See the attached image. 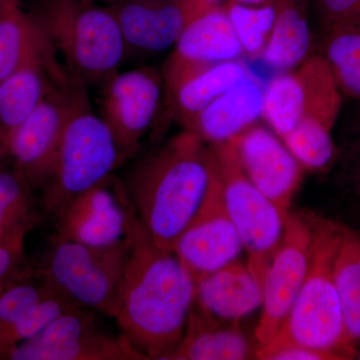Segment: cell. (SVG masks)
Segmentation results:
<instances>
[{
    "instance_id": "cell-27",
    "label": "cell",
    "mask_w": 360,
    "mask_h": 360,
    "mask_svg": "<svg viewBox=\"0 0 360 360\" xmlns=\"http://www.w3.org/2000/svg\"><path fill=\"white\" fill-rule=\"evenodd\" d=\"M333 277L345 328L352 342L360 316V236L345 229L335 260Z\"/></svg>"
},
{
    "instance_id": "cell-38",
    "label": "cell",
    "mask_w": 360,
    "mask_h": 360,
    "mask_svg": "<svg viewBox=\"0 0 360 360\" xmlns=\"http://www.w3.org/2000/svg\"><path fill=\"white\" fill-rule=\"evenodd\" d=\"M203 6L207 9L214 8V7L224 6L229 0H198Z\"/></svg>"
},
{
    "instance_id": "cell-33",
    "label": "cell",
    "mask_w": 360,
    "mask_h": 360,
    "mask_svg": "<svg viewBox=\"0 0 360 360\" xmlns=\"http://www.w3.org/2000/svg\"><path fill=\"white\" fill-rule=\"evenodd\" d=\"M324 25L360 16V0H317Z\"/></svg>"
},
{
    "instance_id": "cell-9",
    "label": "cell",
    "mask_w": 360,
    "mask_h": 360,
    "mask_svg": "<svg viewBox=\"0 0 360 360\" xmlns=\"http://www.w3.org/2000/svg\"><path fill=\"white\" fill-rule=\"evenodd\" d=\"M87 97L80 82L52 90L32 115L7 134L8 155L16 172L30 186L42 187L51 176L63 131L78 104Z\"/></svg>"
},
{
    "instance_id": "cell-20",
    "label": "cell",
    "mask_w": 360,
    "mask_h": 360,
    "mask_svg": "<svg viewBox=\"0 0 360 360\" xmlns=\"http://www.w3.org/2000/svg\"><path fill=\"white\" fill-rule=\"evenodd\" d=\"M264 288L238 260L196 283L195 302L217 319L238 321L259 309Z\"/></svg>"
},
{
    "instance_id": "cell-7",
    "label": "cell",
    "mask_w": 360,
    "mask_h": 360,
    "mask_svg": "<svg viewBox=\"0 0 360 360\" xmlns=\"http://www.w3.org/2000/svg\"><path fill=\"white\" fill-rule=\"evenodd\" d=\"M210 146L219 168L225 208L248 255L246 265L264 288L288 214H284L248 179L231 139Z\"/></svg>"
},
{
    "instance_id": "cell-30",
    "label": "cell",
    "mask_w": 360,
    "mask_h": 360,
    "mask_svg": "<svg viewBox=\"0 0 360 360\" xmlns=\"http://www.w3.org/2000/svg\"><path fill=\"white\" fill-rule=\"evenodd\" d=\"M75 307H79L51 290L13 326L0 333V359L13 347L37 338L52 321Z\"/></svg>"
},
{
    "instance_id": "cell-4",
    "label": "cell",
    "mask_w": 360,
    "mask_h": 360,
    "mask_svg": "<svg viewBox=\"0 0 360 360\" xmlns=\"http://www.w3.org/2000/svg\"><path fill=\"white\" fill-rule=\"evenodd\" d=\"M33 18L71 77L101 86L127 56L122 30L110 6L86 0H40Z\"/></svg>"
},
{
    "instance_id": "cell-3",
    "label": "cell",
    "mask_w": 360,
    "mask_h": 360,
    "mask_svg": "<svg viewBox=\"0 0 360 360\" xmlns=\"http://www.w3.org/2000/svg\"><path fill=\"white\" fill-rule=\"evenodd\" d=\"M311 221L314 241L307 278L278 333L255 354L293 345L324 352L335 360L355 356L333 277L345 227L328 219Z\"/></svg>"
},
{
    "instance_id": "cell-40",
    "label": "cell",
    "mask_w": 360,
    "mask_h": 360,
    "mask_svg": "<svg viewBox=\"0 0 360 360\" xmlns=\"http://www.w3.org/2000/svg\"><path fill=\"white\" fill-rule=\"evenodd\" d=\"M101 1L106 2V4H115V1H117V0H101Z\"/></svg>"
},
{
    "instance_id": "cell-8",
    "label": "cell",
    "mask_w": 360,
    "mask_h": 360,
    "mask_svg": "<svg viewBox=\"0 0 360 360\" xmlns=\"http://www.w3.org/2000/svg\"><path fill=\"white\" fill-rule=\"evenodd\" d=\"M342 94L328 61L309 58L290 72L274 77L264 92L262 116L279 139L300 123L316 122L329 129L340 116Z\"/></svg>"
},
{
    "instance_id": "cell-31",
    "label": "cell",
    "mask_w": 360,
    "mask_h": 360,
    "mask_svg": "<svg viewBox=\"0 0 360 360\" xmlns=\"http://www.w3.org/2000/svg\"><path fill=\"white\" fill-rule=\"evenodd\" d=\"M51 290L41 278L39 283H20L7 286L0 292V333L13 326Z\"/></svg>"
},
{
    "instance_id": "cell-25",
    "label": "cell",
    "mask_w": 360,
    "mask_h": 360,
    "mask_svg": "<svg viewBox=\"0 0 360 360\" xmlns=\"http://www.w3.org/2000/svg\"><path fill=\"white\" fill-rule=\"evenodd\" d=\"M322 49L342 96L360 99V16L324 25Z\"/></svg>"
},
{
    "instance_id": "cell-37",
    "label": "cell",
    "mask_w": 360,
    "mask_h": 360,
    "mask_svg": "<svg viewBox=\"0 0 360 360\" xmlns=\"http://www.w3.org/2000/svg\"><path fill=\"white\" fill-rule=\"evenodd\" d=\"M233 1L238 2V4H245V6H260L274 4V0H233Z\"/></svg>"
},
{
    "instance_id": "cell-19",
    "label": "cell",
    "mask_w": 360,
    "mask_h": 360,
    "mask_svg": "<svg viewBox=\"0 0 360 360\" xmlns=\"http://www.w3.org/2000/svg\"><path fill=\"white\" fill-rule=\"evenodd\" d=\"M77 82L56 58L28 63L0 82V124L8 134L32 115L56 86Z\"/></svg>"
},
{
    "instance_id": "cell-26",
    "label": "cell",
    "mask_w": 360,
    "mask_h": 360,
    "mask_svg": "<svg viewBox=\"0 0 360 360\" xmlns=\"http://www.w3.org/2000/svg\"><path fill=\"white\" fill-rule=\"evenodd\" d=\"M30 186L18 172L0 170V245L22 250L26 233L37 221Z\"/></svg>"
},
{
    "instance_id": "cell-6",
    "label": "cell",
    "mask_w": 360,
    "mask_h": 360,
    "mask_svg": "<svg viewBox=\"0 0 360 360\" xmlns=\"http://www.w3.org/2000/svg\"><path fill=\"white\" fill-rule=\"evenodd\" d=\"M129 248V236L116 245L90 246L53 234L39 277L77 307L112 319Z\"/></svg>"
},
{
    "instance_id": "cell-39",
    "label": "cell",
    "mask_w": 360,
    "mask_h": 360,
    "mask_svg": "<svg viewBox=\"0 0 360 360\" xmlns=\"http://www.w3.org/2000/svg\"><path fill=\"white\" fill-rule=\"evenodd\" d=\"M355 156H356V160H355V172H356V179L357 181H359L360 186V137L359 139V142H357L356 146V153H355Z\"/></svg>"
},
{
    "instance_id": "cell-1",
    "label": "cell",
    "mask_w": 360,
    "mask_h": 360,
    "mask_svg": "<svg viewBox=\"0 0 360 360\" xmlns=\"http://www.w3.org/2000/svg\"><path fill=\"white\" fill-rule=\"evenodd\" d=\"M129 236V257L112 319L146 359L167 360L186 331L196 284L174 252L153 243L135 212Z\"/></svg>"
},
{
    "instance_id": "cell-29",
    "label": "cell",
    "mask_w": 360,
    "mask_h": 360,
    "mask_svg": "<svg viewBox=\"0 0 360 360\" xmlns=\"http://www.w3.org/2000/svg\"><path fill=\"white\" fill-rule=\"evenodd\" d=\"M333 129L319 122H305L281 139L304 169L321 172L335 158Z\"/></svg>"
},
{
    "instance_id": "cell-28",
    "label": "cell",
    "mask_w": 360,
    "mask_h": 360,
    "mask_svg": "<svg viewBox=\"0 0 360 360\" xmlns=\"http://www.w3.org/2000/svg\"><path fill=\"white\" fill-rule=\"evenodd\" d=\"M234 30L248 58H262L276 20V6H250L229 0L224 6Z\"/></svg>"
},
{
    "instance_id": "cell-22",
    "label": "cell",
    "mask_w": 360,
    "mask_h": 360,
    "mask_svg": "<svg viewBox=\"0 0 360 360\" xmlns=\"http://www.w3.org/2000/svg\"><path fill=\"white\" fill-rule=\"evenodd\" d=\"M236 321H224L201 309L194 302L186 331L167 360H243L250 359V341Z\"/></svg>"
},
{
    "instance_id": "cell-11",
    "label": "cell",
    "mask_w": 360,
    "mask_h": 360,
    "mask_svg": "<svg viewBox=\"0 0 360 360\" xmlns=\"http://www.w3.org/2000/svg\"><path fill=\"white\" fill-rule=\"evenodd\" d=\"M101 87L99 115L129 160L158 122L165 98L162 72L151 66L117 71Z\"/></svg>"
},
{
    "instance_id": "cell-21",
    "label": "cell",
    "mask_w": 360,
    "mask_h": 360,
    "mask_svg": "<svg viewBox=\"0 0 360 360\" xmlns=\"http://www.w3.org/2000/svg\"><path fill=\"white\" fill-rule=\"evenodd\" d=\"M243 49L224 6L194 18L180 35L168 60L182 65H217L238 60Z\"/></svg>"
},
{
    "instance_id": "cell-23",
    "label": "cell",
    "mask_w": 360,
    "mask_h": 360,
    "mask_svg": "<svg viewBox=\"0 0 360 360\" xmlns=\"http://www.w3.org/2000/svg\"><path fill=\"white\" fill-rule=\"evenodd\" d=\"M276 20L262 58L270 68L291 70L310 56L309 0H274Z\"/></svg>"
},
{
    "instance_id": "cell-16",
    "label": "cell",
    "mask_w": 360,
    "mask_h": 360,
    "mask_svg": "<svg viewBox=\"0 0 360 360\" xmlns=\"http://www.w3.org/2000/svg\"><path fill=\"white\" fill-rule=\"evenodd\" d=\"M231 141L248 179L288 215L304 168L276 134L260 125H252Z\"/></svg>"
},
{
    "instance_id": "cell-14",
    "label": "cell",
    "mask_w": 360,
    "mask_h": 360,
    "mask_svg": "<svg viewBox=\"0 0 360 360\" xmlns=\"http://www.w3.org/2000/svg\"><path fill=\"white\" fill-rule=\"evenodd\" d=\"M243 250L240 236L225 208L217 168L202 205L180 236L174 253L196 284L236 262Z\"/></svg>"
},
{
    "instance_id": "cell-10",
    "label": "cell",
    "mask_w": 360,
    "mask_h": 360,
    "mask_svg": "<svg viewBox=\"0 0 360 360\" xmlns=\"http://www.w3.org/2000/svg\"><path fill=\"white\" fill-rule=\"evenodd\" d=\"M14 360H146L120 333L101 329L91 310L75 307L37 338L2 355Z\"/></svg>"
},
{
    "instance_id": "cell-15",
    "label": "cell",
    "mask_w": 360,
    "mask_h": 360,
    "mask_svg": "<svg viewBox=\"0 0 360 360\" xmlns=\"http://www.w3.org/2000/svg\"><path fill=\"white\" fill-rule=\"evenodd\" d=\"M127 54L151 56L174 46L186 26L210 11L198 0H117L110 4Z\"/></svg>"
},
{
    "instance_id": "cell-2",
    "label": "cell",
    "mask_w": 360,
    "mask_h": 360,
    "mask_svg": "<svg viewBox=\"0 0 360 360\" xmlns=\"http://www.w3.org/2000/svg\"><path fill=\"white\" fill-rule=\"evenodd\" d=\"M217 175L212 148L184 129L137 165L127 193L137 219L158 248L174 252Z\"/></svg>"
},
{
    "instance_id": "cell-5",
    "label": "cell",
    "mask_w": 360,
    "mask_h": 360,
    "mask_svg": "<svg viewBox=\"0 0 360 360\" xmlns=\"http://www.w3.org/2000/svg\"><path fill=\"white\" fill-rule=\"evenodd\" d=\"M125 160L85 97L66 123L51 176L41 188L44 212L56 217L68 201L108 179Z\"/></svg>"
},
{
    "instance_id": "cell-18",
    "label": "cell",
    "mask_w": 360,
    "mask_h": 360,
    "mask_svg": "<svg viewBox=\"0 0 360 360\" xmlns=\"http://www.w3.org/2000/svg\"><path fill=\"white\" fill-rule=\"evenodd\" d=\"M264 92L250 72L184 127L208 146L229 141L255 124L264 111Z\"/></svg>"
},
{
    "instance_id": "cell-12",
    "label": "cell",
    "mask_w": 360,
    "mask_h": 360,
    "mask_svg": "<svg viewBox=\"0 0 360 360\" xmlns=\"http://www.w3.org/2000/svg\"><path fill=\"white\" fill-rule=\"evenodd\" d=\"M312 241L311 219L288 213L283 239L264 278L262 315L255 330L257 348L271 342L290 314L307 278Z\"/></svg>"
},
{
    "instance_id": "cell-13",
    "label": "cell",
    "mask_w": 360,
    "mask_h": 360,
    "mask_svg": "<svg viewBox=\"0 0 360 360\" xmlns=\"http://www.w3.org/2000/svg\"><path fill=\"white\" fill-rule=\"evenodd\" d=\"M134 208L113 175L78 194L56 214L54 236L90 246H110L129 236Z\"/></svg>"
},
{
    "instance_id": "cell-32",
    "label": "cell",
    "mask_w": 360,
    "mask_h": 360,
    "mask_svg": "<svg viewBox=\"0 0 360 360\" xmlns=\"http://www.w3.org/2000/svg\"><path fill=\"white\" fill-rule=\"evenodd\" d=\"M255 355L262 360H335L324 352L293 345H283L269 352H257Z\"/></svg>"
},
{
    "instance_id": "cell-41",
    "label": "cell",
    "mask_w": 360,
    "mask_h": 360,
    "mask_svg": "<svg viewBox=\"0 0 360 360\" xmlns=\"http://www.w3.org/2000/svg\"><path fill=\"white\" fill-rule=\"evenodd\" d=\"M357 356H359V359H360V352H359V355H357Z\"/></svg>"
},
{
    "instance_id": "cell-36",
    "label": "cell",
    "mask_w": 360,
    "mask_h": 360,
    "mask_svg": "<svg viewBox=\"0 0 360 360\" xmlns=\"http://www.w3.org/2000/svg\"><path fill=\"white\" fill-rule=\"evenodd\" d=\"M7 155H8V148H7V131L4 129V127L0 124V160Z\"/></svg>"
},
{
    "instance_id": "cell-17",
    "label": "cell",
    "mask_w": 360,
    "mask_h": 360,
    "mask_svg": "<svg viewBox=\"0 0 360 360\" xmlns=\"http://www.w3.org/2000/svg\"><path fill=\"white\" fill-rule=\"evenodd\" d=\"M250 72L240 60L182 65L167 60L162 71L165 98L182 127Z\"/></svg>"
},
{
    "instance_id": "cell-35",
    "label": "cell",
    "mask_w": 360,
    "mask_h": 360,
    "mask_svg": "<svg viewBox=\"0 0 360 360\" xmlns=\"http://www.w3.org/2000/svg\"><path fill=\"white\" fill-rule=\"evenodd\" d=\"M18 6H21L20 0H0V18Z\"/></svg>"
},
{
    "instance_id": "cell-24",
    "label": "cell",
    "mask_w": 360,
    "mask_h": 360,
    "mask_svg": "<svg viewBox=\"0 0 360 360\" xmlns=\"http://www.w3.org/2000/svg\"><path fill=\"white\" fill-rule=\"evenodd\" d=\"M56 59V51L32 14L16 7L0 18V82L37 60Z\"/></svg>"
},
{
    "instance_id": "cell-34",
    "label": "cell",
    "mask_w": 360,
    "mask_h": 360,
    "mask_svg": "<svg viewBox=\"0 0 360 360\" xmlns=\"http://www.w3.org/2000/svg\"><path fill=\"white\" fill-rule=\"evenodd\" d=\"M22 250L0 245V292L11 285Z\"/></svg>"
}]
</instances>
